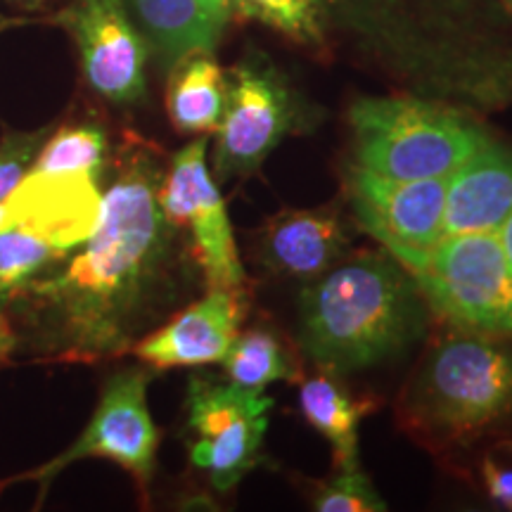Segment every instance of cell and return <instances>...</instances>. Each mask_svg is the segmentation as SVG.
<instances>
[{
    "label": "cell",
    "instance_id": "6da1fadb",
    "mask_svg": "<svg viewBox=\"0 0 512 512\" xmlns=\"http://www.w3.org/2000/svg\"><path fill=\"white\" fill-rule=\"evenodd\" d=\"M159 185L155 159L143 147L128 152L102 192L98 226L81 252L62 273L27 287L46 313L50 347L64 361L93 363L131 347L169 261Z\"/></svg>",
    "mask_w": 512,
    "mask_h": 512
},
{
    "label": "cell",
    "instance_id": "7a4b0ae2",
    "mask_svg": "<svg viewBox=\"0 0 512 512\" xmlns=\"http://www.w3.org/2000/svg\"><path fill=\"white\" fill-rule=\"evenodd\" d=\"M332 27L403 76L484 100L512 98L503 0H311Z\"/></svg>",
    "mask_w": 512,
    "mask_h": 512
},
{
    "label": "cell",
    "instance_id": "3957f363",
    "mask_svg": "<svg viewBox=\"0 0 512 512\" xmlns=\"http://www.w3.org/2000/svg\"><path fill=\"white\" fill-rule=\"evenodd\" d=\"M418 283L389 252L358 254L306 287L299 342L328 373H354L408 349L425 332Z\"/></svg>",
    "mask_w": 512,
    "mask_h": 512
},
{
    "label": "cell",
    "instance_id": "277c9868",
    "mask_svg": "<svg viewBox=\"0 0 512 512\" xmlns=\"http://www.w3.org/2000/svg\"><path fill=\"white\" fill-rule=\"evenodd\" d=\"M403 413L441 444L512 425V344L465 330L444 337L413 377Z\"/></svg>",
    "mask_w": 512,
    "mask_h": 512
},
{
    "label": "cell",
    "instance_id": "5b68a950",
    "mask_svg": "<svg viewBox=\"0 0 512 512\" xmlns=\"http://www.w3.org/2000/svg\"><path fill=\"white\" fill-rule=\"evenodd\" d=\"M349 121L356 164L399 181L448 178L486 143L475 121L411 95L361 98Z\"/></svg>",
    "mask_w": 512,
    "mask_h": 512
},
{
    "label": "cell",
    "instance_id": "8992f818",
    "mask_svg": "<svg viewBox=\"0 0 512 512\" xmlns=\"http://www.w3.org/2000/svg\"><path fill=\"white\" fill-rule=\"evenodd\" d=\"M411 275L427 306L451 325L512 337V266L498 230L441 238Z\"/></svg>",
    "mask_w": 512,
    "mask_h": 512
},
{
    "label": "cell",
    "instance_id": "52a82bcc",
    "mask_svg": "<svg viewBox=\"0 0 512 512\" xmlns=\"http://www.w3.org/2000/svg\"><path fill=\"white\" fill-rule=\"evenodd\" d=\"M273 399L235 384L192 377L188 389L190 463L214 489L230 491L259 463Z\"/></svg>",
    "mask_w": 512,
    "mask_h": 512
},
{
    "label": "cell",
    "instance_id": "ba28073f",
    "mask_svg": "<svg viewBox=\"0 0 512 512\" xmlns=\"http://www.w3.org/2000/svg\"><path fill=\"white\" fill-rule=\"evenodd\" d=\"M159 207L169 226L190 230L192 252L209 290L242 292L247 275L226 202L209 174L207 138L192 140L171 159L169 174L159 185Z\"/></svg>",
    "mask_w": 512,
    "mask_h": 512
},
{
    "label": "cell",
    "instance_id": "9c48e42d",
    "mask_svg": "<svg viewBox=\"0 0 512 512\" xmlns=\"http://www.w3.org/2000/svg\"><path fill=\"white\" fill-rule=\"evenodd\" d=\"M448 178L399 181L351 164L347 190L356 221L408 273L418 271L444 233Z\"/></svg>",
    "mask_w": 512,
    "mask_h": 512
},
{
    "label": "cell",
    "instance_id": "30bf717a",
    "mask_svg": "<svg viewBox=\"0 0 512 512\" xmlns=\"http://www.w3.org/2000/svg\"><path fill=\"white\" fill-rule=\"evenodd\" d=\"M147 382L150 375L145 370H124L112 375L81 437L29 477L46 484L76 460L107 458L124 467L145 489L155 475L159 446L157 425L147 408Z\"/></svg>",
    "mask_w": 512,
    "mask_h": 512
},
{
    "label": "cell",
    "instance_id": "8fae6325",
    "mask_svg": "<svg viewBox=\"0 0 512 512\" xmlns=\"http://www.w3.org/2000/svg\"><path fill=\"white\" fill-rule=\"evenodd\" d=\"M294 124L297 107L287 83L268 64L242 62L230 76L226 110L216 128L214 162L219 176L254 174Z\"/></svg>",
    "mask_w": 512,
    "mask_h": 512
},
{
    "label": "cell",
    "instance_id": "7c38bea8",
    "mask_svg": "<svg viewBox=\"0 0 512 512\" xmlns=\"http://www.w3.org/2000/svg\"><path fill=\"white\" fill-rule=\"evenodd\" d=\"M100 176L41 169L31 164L22 181L0 200V233L22 228L62 252L91 238L102 209Z\"/></svg>",
    "mask_w": 512,
    "mask_h": 512
},
{
    "label": "cell",
    "instance_id": "4fadbf2b",
    "mask_svg": "<svg viewBox=\"0 0 512 512\" xmlns=\"http://www.w3.org/2000/svg\"><path fill=\"white\" fill-rule=\"evenodd\" d=\"M81 50L83 72L102 98L126 105L145 95L147 43L121 0H81L67 12Z\"/></svg>",
    "mask_w": 512,
    "mask_h": 512
},
{
    "label": "cell",
    "instance_id": "5bb4252c",
    "mask_svg": "<svg viewBox=\"0 0 512 512\" xmlns=\"http://www.w3.org/2000/svg\"><path fill=\"white\" fill-rule=\"evenodd\" d=\"M235 290H209L174 320L133 347L140 361L155 370L200 368L221 363L240 332L242 304Z\"/></svg>",
    "mask_w": 512,
    "mask_h": 512
},
{
    "label": "cell",
    "instance_id": "9a60e30c",
    "mask_svg": "<svg viewBox=\"0 0 512 512\" xmlns=\"http://www.w3.org/2000/svg\"><path fill=\"white\" fill-rule=\"evenodd\" d=\"M259 247L261 261L273 273L316 280L337 266L349 235L335 209H283L261 230Z\"/></svg>",
    "mask_w": 512,
    "mask_h": 512
},
{
    "label": "cell",
    "instance_id": "2e32d148",
    "mask_svg": "<svg viewBox=\"0 0 512 512\" xmlns=\"http://www.w3.org/2000/svg\"><path fill=\"white\" fill-rule=\"evenodd\" d=\"M512 211V147L486 138L448 178L444 233L498 230Z\"/></svg>",
    "mask_w": 512,
    "mask_h": 512
},
{
    "label": "cell",
    "instance_id": "e0dca14e",
    "mask_svg": "<svg viewBox=\"0 0 512 512\" xmlns=\"http://www.w3.org/2000/svg\"><path fill=\"white\" fill-rule=\"evenodd\" d=\"M133 27L155 48L162 62L174 64L192 53H214L223 27L202 0H121Z\"/></svg>",
    "mask_w": 512,
    "mask_h": 512
},
{
    "label": "cell",
    "instance_id": "ac0fdd59",
    "mask_svg": "<svg viewBox=\"0 0 512 512\" xmlns=\"http://www.w3.org/2000/svg\"><path fill=\"white\" fill-rule=\"evenodd\" d=\"M228 81L211 53H192L171 69L166 112L181 133H211L226 110Z\"/></svg>",
    "mask_w": 512,
    "mask_h": 512
},
{
    "label": "cell",
    "instance_id": "d6986e66",
    "mask_svg": "<svg viewBox=\"0 0 512 512\" xmlns=\"http://www.w3.org/2000/svg\"><path fill=\"white\" fill-rule=\"evenodd\" d=\"M299 411L306 422L332 446L337 470L358 467V425L368 406L358 401L332 375H316L302 382Z\"/></svg>",
    "mask_w": 512,
    "mask_h": 512
},
{
    "label": "cell",
    "instance_id": "ffe728a7",
    "mask_svg": "<svg viewBox=\"0 0 512 512\" xmlns=\"http://www.w3.org/2000/svg\"><path fill=\"white\" fill-rule=\"evenodd\" d=\"M223 370L230 384L247 392L264 394L273 382H297L299 368L287 354L283 342L268 330L238 332L223 356Z\"/></svg>",
    "mask_w": 512,
    "mask_h": 512
},
{
    "label": "cell",
    "instance_id": "44dd1931",
    "mask_svg": "<svg viewBox=\"0 0 512 512\" xmlns=\"http://www.w3.org/2000/svg\"><path fill=\"white\" fill-rule=\"evenodd\" d=\"M64 254L67 252L29 230H3L0 233V304L27 292L36 275L55 261H62Z\"/></svg>",
    "mask_w": 512,
    "mask_h": 512
},
{
    "label": "cell",
    "instance_id": "7402d4cb",
    "mask_svg": "<svg viewBox=\"0 0 512 512\" xmlns=\"http://www.w3.org/2000/svg\"><path fill=\"white\" fill-rule=\"evenodd\" d=\"M107 155V136L100 126H62L53 138L43 140L36 152L34 166L72 174L100 176Z\"/></svg>",
    "mask_w": 512,
    "mask_h": 512
},
{
    "label": "cell",
    "instance_id": "603a6c76",
    "mask_svg": "<svg viewBox=\"0 0 512 512\" xmlns=\"http://www.w3.org/2000/svg\"><path fill=\"white\" fill-rule=\"evenodd\" d=\"M230 8L242 17L259 19L299 43L320 46L325 41L311 0H230Z\"/></svg>",
    "mask_w": 512,
    "mask_h": 512
},
{
    "label": "cell",
    "instance_id": "cb8c5ba5",
    "mask_svg": "<svg viewBox=\"0 0 512 512\" xmlns=\"http://www.w3.org/2000/svg\"><path fill=\"white\" fill-rule=\"evenodd\" d=\"M313 510L320 512H382L387 503L377 496L370 479L356 470H337V477L325 482L313 496Z\"/></svg>",
    "mask_w": 512,
    "mask_h": 512
},
{
    "label": "cell",
    "instance_id": "d4e9b609",
    "mask_svg": "<svg viewBox=\"0 0 512 512\" xmlns=\"http://www.w3.org/2000/svg\"><path fill=\"white\" fill-rule=\"evenodd\" d=\"M46 138L48 131L8 133L3 138V143H0V200H5L15 190V185L22 181Z\"/></svg>",
    "mask_w": 512,
    "mask_h": 512
},
{
    "label": "cell",
    "instance_id": "484cf974",
    "mask_svg": "<svg viewBox=\"0 0 512 512\" xmlns=\"http://www.w3.org/2000/svg\"><path fill=\"white\" fill-rule=\"evenodd\" d=\"M484 484L494 501L512 508V470L496 465L494 460H484Z\"/></svg>",
    "mask_w": 512,
    "mask_h": 512
},
{
    "label": "cell",
    "instance_id": "4316f807",
    "mask_svg": "<svg viewBox=\"0 0 512 512\" xmlns=\"http://www.w3.org/2000/svg\"><path fill=\"white\" fill-rule=\"evenodd\" d=\"M17 342H19L17 332H15V328H12L10 318L0 311V366H5V363H8V358L15 354Z\"/></svg>",
    "mask_w": 512,
    "mask_h": 512
},
{
    "label": "cell",
    "instance_id": "83f0119b",
    "mask_svg": "<svg viewBox=\"0 0 512 512\" xmlns=\"http://www.w3.org/2000/svg\"><path fill=\"white\" fill-rule=\"evenodd\" d=\"M202 5L207 8L209 15L221 24V27H226L230 12H233V8H230V0H202Z\"/></svg>",
    "mask_w": 512,
    "mask_h": 512
},
{
    "label": "cell",
    "instance_id": "f1b7e54d",
    "mask_svg": "<svg viewBox=\"0 0 512 512\" xmlns=\"http://www.w3.org/2000/svg\"><path fill=\"white\" fill-rule=\"evenodd\" d=\"M498 238H501L505 256H508V261L512 266V211L508 214V219L501 223V228H498Z\"/></svg>",
    "mask_w": 512,
    "mask_h": 512
},
{
    "label": "cell",
    "instance_id": "f546056e",
    "mask_svg": "<svg viewBox=\"0 0 512 512\" xmlns=\"http://www.w3.org/2000/svg\"><path fill=\"white\" fill-rule=\"evenodd\" d=\"M10 3H17V5H24V8H41L46 0H10Z\"/></svg>",
    "mask_w": 512,
    "mask_h": 512
},
{
    "label": "cell",
    "instance_id": "4dcf8cb0",
    "mask_svg": "<svg viewBox=\"0 0 512 512\" xmlns=\"http://www.w3.org/2000/svg\"><path fill=\"white\" fill-rule=\"evenodd\" d=\"M503 3H505V8H508V10L512 12V0H503Z\"/></svg>",
    "mask_w": 512,
    "mask_h": 512
}]
</instances>
